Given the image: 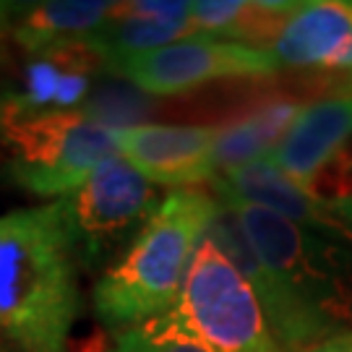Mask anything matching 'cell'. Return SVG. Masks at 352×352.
<instances>
[{
	"label": "cell",
	"mask_w": 352,
	"mask_h": 352,
	"mask_svg": "<svg viewBox=\"0 0 352 352\" xmlns=\"http://www.w3.org/2000/svg\"><path fill=\"white\" fill-rule=\"evenodd\" d=\"M295 8L298 3L279 0H196L190 19L196 37L272 47Z\"/></svg>",
	"instance_id": "obj_15"
},
{
	"label": "cell",
	"mask_w": 352,
	"mask_h": 352,
	"mask_svg": "<svg viewBox=\"0 0 352 352\" xmlns=\"http://www.w3.org/2000/svg\"><path fill=\"white\" fill-rule=\"evenodd\" d=\"M170 314L212 352H282L253 287L209 238L193 253Z\"/></svg>",
	"instance_id": "obj_6"
},
{
	"label": "cell",
	"mask_w": 352,
	"mask_h": 352,
	"mask_svg": "<svg viewBox=\"0 0 352 352\" xmlns=\"http://www.w3.org/2000/svg\"><path fill=\"white\" fill-rule=\"evenodd\" d=\"M212 188L217 193V199H222V201L261 206L266 212H274L289 222H295V225L308 227V230L352 235V230L337 214L329 212L321 204H316L269 157L240 164V167H232L225 173H217L212 177Z\"/></svg>",
	"instance_id": "obj_11"
},
{
	"label": "cell",
	"mask_w": 352,
	"mask_h": 352,
	"mask_svg": "<svg viewBox=\"0 0 352 352\" xmlns=\"http://www.w3.org/2000/svg\"><path fill=\"white\" fill-rule=\"evenodd\" d=\"M190 0H131L115 3L110 19L89 39V47L110 71L115 63L196 37Z\"/></svg>",
	"instance_id": "obj_10"
},
{
	"label": "cell",
	"mask_w": 352,
	"mask_h": 352,
	"mask_svg": "<svg viewBox=\"0 0 352 352\" xmlns=\"http://www.w3.org/2000/svg\"><path fill=\"white\" fill-rule=\"evenodd\" d=\"M113 352H212L201 340L177 324L167 311L160 318L118 331Z\"/></svg>",
	"instance_id": "obj_16"
},
{
	"label": "cell",
	"mask_w": 352,
	"mask_h": 352,
	"mask_svg": "<svg viewBox=\"0 0 352 352\" xmlns=\"http://www.w3.org/2000/svg\"><path fill=\"white\" fill-rule=\"evenodd\" d=\"M300 104L289 97H269L253 104L240 118L214 128V167L225 173L240 164L264 160L287 136L289 126L300 115Z\"/></svg>",
	"instance_id": "obj_14"
},
{
	"label": "cell",
	"mask_w": 352,
	"mask_h": 352,
	"mask_svg": "<svg viewBox=\"0 0 352 352\" xmlns=\"http://www.w3.org/2000/svg\"><path fill=\"white\" fill-rule=\"evenodd\" d=\"M225 204L316 342L352 327V235L308 230L251 204Z\"/></svg>",
	"instance_id": "obj_3"
},
{
	"label": "cell",
	"mask_w": 352,
	"mask_h": 352,
	"mask_svg": "<svg viewBox=\"0 0 352 352\" xmlns=\"http://www.w3.org/2000/svg\"><path fill=\"white\" fill-rule=\"evenodd\" d=\"M19 11H21V3H0V34L8 32V26H11V21H16Z\"/></svg>",
	"instance_id": "obj_18"
},
{
	"label": "cell",
	"mask_w": 352,
	"mask_h": 352,
	"mask_svg": "<svg viewBox=\"0 0 352 352\" xmlns=\"http://www.w3.org/2000/svg\"><path fill=\"white\" fill-rule=\"evenodd\" d=\"M302 352H352V331H342V334H334V337H327V340L316 342L308 350Z\"/></svg>",
	"instance_id": "obj_17"
},
{
	"label": "cell",
	"mask_w": 352,
	"mask_h": 352,
	"mask_svg": "<svg viewBox=\"0 0 352 352\" xmlns=\"http://www.w3.org/2000/svg\"><path fill=\"white\" fill-rule=\"evenodd\" d=\"M6 97H0V128H3V120H6Z\"/></svg>",
	"instance_id": "obj_20"
},
{
	"label": "cell",
	"mask_w": 352,
	"mask_h": 352,
	"mask_svg": "<svg viewBox=\"0 0 352 352\" xmlns=\"http://www.w3.org/2000/svg\"><path fill=\"white\" fill-rule=\"evenodd\" d=\"M334 214H337L342 222H344V225H347L352 230V199H350V201L340 204V206L334 209Z\"/></svg>",
	"instance_id": "obj_19"
},
{
	"label": "cell",
	"mask_w": 352,
	"mask_h": 352,
	"mask_svg": "<svg viewBox=\"0 0 352 352\" xmlns=\"http://www.w3.org/2000/svg\"><path fill=\"white\" fill-rule=\"evenodd\" d=\"M76 264L87 272L115 266L141 235L162 196L120 154L107 157L71 196L60 199ZM104 269V272H107Z\"/></svg>",
	"instance_id": "obj_5"
},
{
	"label": "cell",
	"mask_w": 352,
	"mask_h": 352,
	"mask_svg": "<svg viewBox=\"0 0 352 352\" xmlns=\"http://www.w3.org/2000/svg\"><path fill=\"white\" fill-rule=\"evenodd\" d=\"M352 139V94H334L302 107L269 160L302 190Z\"/></svg>",
	"instance_id": "obj_12"
},
{
	"label": "cell",
	"mask_w": 352,
	"mask_h": 352,
	"mask_svg": "<svg viewBox=\"0 0 352 352\" xmlns=\"http://www.w3.org/2000/svg\"><path fill=\"white\" fill-rule=\"evenodd\" d=\"M0 352H6V350H3V347H0Z\"/></svg>",
	"instance_id": "obj_21"
},
{
	"label": "cell",
	"mask_w": 352,
	"mask_h": 352,
	"mask_svg": "<svg viewBox=\"0 0 352 352\" xmlns=\"http://www.w3.org/2000/svg\"><path fill=\"white\" fill-rule=\"evenodd\" d=\"M6 100L0 144L8 154V177L34 196H71L118 154V131L78 110H24L13 97Z\"/></svg>",
	"instance_id": "obj_4"
},
{
	"label": "cell",
	"mask_w": 352,
	"mask_h": 352,
	"mask_svg": "<svg viewBox=\"0 0 352 352\" xmlns=\"http://www.w3.org/2000/svg\"><path fill=\"white\" fill-rule=\"evenodd\" d=\"M217 209L219 199L201 188L170 190L126 256L97 282L94 311L102 324L126 331L167 314Z\"/></svg>",
	"instance_id": "obj_2"
},
{
	"label": "cell",
	"mask_w": 352,
	"mask_h": 352,
	"mask_svg": "<svg viewBox=\"0 0 352 352\" xmlns=\"http://www.w3.org/2000/svg\"><path fill=\"white\" fill-rule=\"evenodd\" d=\"M115 3L102 0H52L21 6L13 24V39L32 55L89 42L110 19Z\"/></svg>",
	"instance_id": "obj_13"
},
{
	"label": "cell",
	"mask_w": 352,
	"mask_h": 352,
	"mask_svg": "<svg viewBox=\"0 0 352 352\" xmlns=\"http://www.w3.org/2000/svg\"><path fill=\"white\" fill-rule=\"evenodd\" d=\"M269 50L279 68L308 71L352 94V3H298Z\"/></svg>",
	"instance_id": "obj_8"
},
{
	"label": "cell",
	"mask_w": 352,
	"mask_h": 352,
	"mask_svg": "<svg viewBox=\"0 0 352 352\" xmlns=\"http://www.w3.org/2000/svg\"><path fill=\"white\" fill-rule=\"evenodd\" d=\"M63 201L0 214V347L68 352L81 308Z\"/></svg>",
	"instance_id": "obj_1"
},
{
	"label": "cell",
	"mask_w": 352,
	"mask_h": 352,
	"mask_svg": "<svg viewBox=\"0 0 352 352\" xmlns=\"http://www.w3.org/2000/svg\"><path fill=\"white\" fill-rule=\"evenodd\" d=\"M151 97H175L222 78H269L279 71L269 47L188 37L160 50L133 55L110 68Z\"/></svg>",
	"instance_id": "obj_7"
},
{
	"label": "cell",
	"mask_w": 352,
	"mask_h": 352,
	"mask_svg": "<svg viewBox=\"0 0 352 352\" xmlns=\"http://www.w3.org/2000/svg\"><path fill=\"white\" fill-rule=\"evenodd\" d=\"M118 154L128 160L154 186L193 188L212 183L214 128L204 126H144L118 131Z\"/></svg>",
	"instance_id": "obj_9"
}]
</instances>
